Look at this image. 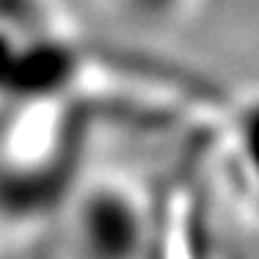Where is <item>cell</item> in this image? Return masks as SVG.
<instances>
[{
    "mask_svg": "<svg viewBox=\"0 0 259 259\" xmlns=\"http://www.w3.org/2000/svg\"><path fill=\"white\" fill-rule=\"evenodd\" d=\"M157 196L119 168L72 182L58 209V259H149Z\"/></svg>",
    "mask_w": 259,
    "mask_h": 259,
    "instance_id": "1",
    "label": "cell"
},
{
    "mask_svg": "<svg viewBox=\"0 0 259 259\" xmlns=\"http://www.w3.org/2000/svg\"><path fill=\"white\" fill-rule=\"evenodd\" d=\"M149 259H215L207 196L190 177L160 188Z\"/></svg>",
    "mask_w": 259,
    "mask_h": 259,
    "instance_id": "2",
    "label": "cell"
},
{
    "mask_svg": "<svg viewBox=\"0 0 259 259\" xmlns=\"http://www.w3.org/2000/svg\"><path fill=\"white\" fill-rule=\"evenodd\" d=\"M218 165L232 204L259 232V100H245L224 130Z\"/></svg>",
    "mask_w": 259,
    "mask_h": 259,
    "instance_id": "3",
    "label": "cell"
},
{
    "mask_svg": "<svg viewBox=\"0 0 259 259\" xmlns=\"http://www.w3.org/2000/svg\"><path fill=\"white\" fill-rule=\"evenodd\" d=\"M199 0H116V9L144 25H168L188 14Z\"/></svg>",
    "mask_w": 259,
    "mask_h": 259,
    "instance_id": "4",
    "label": "cell"
}]
</instances>
